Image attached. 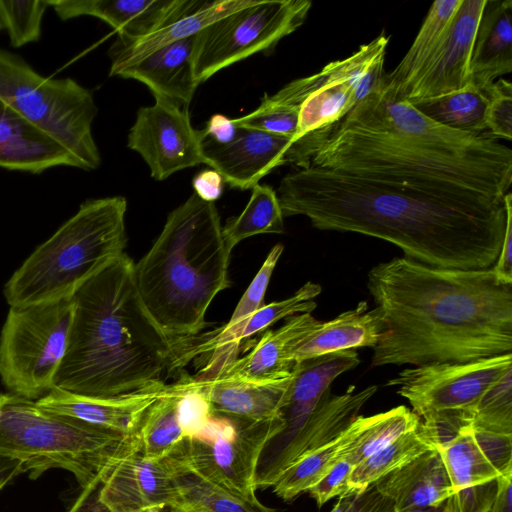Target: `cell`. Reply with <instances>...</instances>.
Segmentation results:
<instances>
[{
  "mask_svg": "<svg viewBox=\"0 0 512 512\" xmlns=\"http://www.w3.org/2000/svg\"><path fill=\"white\" fill-rule=\"evenodd\" d=\"M276 194L284 217L301 215L320 230L385 240L429 266L491 268L504 238V197L468 188L309 166L287 174Z\"/></svg>",
  "mask_w": 512,
  "mask_h": 512,
  "instance_id": "obj_1",
  "label": "cell"
},
{
  "mask_svg": "<svg viewBox=\"0 0 512 512\" xmlns=\"http://www.w3.org/2000/svg\"><path fill=\"white\" fill-rule=\"evenodd\" d=\"M386 331L372 365L469 362L512 353V284L492 267L454 269L395 257L368 272Z\"/></svg>",
  "mask_w": 512,
  "mask_h": 512,
  "instance_id": "obj_2",
  "label": "cell"
},
{
  "mask_svg": "<svg viewBox=\"0 0 512 512\" xmlns=\"http://www.w3.org/2000/svg\"><path fill=\"white\" fill-rule=\"evenodd\" d=\"M134 265L124 253L72 296L68 343L54 387L107 398L165 383L176 343L145 308Z\"/></svg>",
  "mask_w": 512,
  "mask_h": 512,
  "instance_id": "obj_3",
  "label": "cell"
},
{
  "mask_svg": "<svg viewBox=\"0 0 512 512\" xmlns=\"http://www.w3.org/2000/svg\"><path fill=\"white\" fill-rule=\"evenodd\" d=\"M230 255L214 203L193 193L169 213L134 265L142 302L168 337L188 339L206 327L210 304L230 286Z\"/></svg>",
  "mask_w": 512,
  "mask_h": 512,
  "instance_id": "obj_4",
  "label": "cell"
},
{
  "mask_svg": "<svg viewBox=\"0 0 512 512\" xmlns=\"http://www.w3.org/2000/svg\"><path fill=\"white\" fill-rule=\"evenodd\" d=\"M361 177L462 187L504 197L512 184V152L456 154L401 135L339 122L295 141L286 164Z\"/></svg>",
  "mask_w": 512,
  "mask_h": 512,
  "instance_id": "obj_5",
  "label": "cell"
},
{
  "mask_svg": "<svg viewBox=\"0 0 512 512\" xmlns=\"http://www.w3.org/2000/svg\"><path fill=\"white\" fill-rule=\"evenodd\" d=\"M127 201L89 199L39 245L4 286L10 307L71 298L90 278L124 254Z\"/></svg>",
  "mask_w": 512,
  "mask_h": 512,
  "instance_id": "obj_6",
  "label": "cell"
},
{
  "mask_svg": "<svg viewBox=\"0 0 512 512\" xmlns=\"http://www.w3.org/2000/svg\"><path fill=\"white\" fill-rule=\"evenodd\" d=\"M130 437L0 394V456L18 460L33 480L59 468L71 472L82 489L101 482Z\"/></svg>",
  "mask_w": 512,
  "mask_h": 512,
  "instance_id": "obj_7",
  "label": "cell"
},
{
  "mask_svg": "<svg viewBox=\"0 0 512 512\" xmlns=\"http://www.w3.org/2000/svg\"><path fill=\"white\" fill-rule=\"evenodd\" d=\"M0 100L60 141L81 169L100 166L92 134L97 107L92 92L75 80L44 77L0 48Z\"/></svg>",
  "mask_w": 512,
  "mask_h": 512,
  "instance_id": "obj_8",
  "label": "cell"
},
{
  "mask_svg": "<svg viewBox=\"0 0 512 512\" xmlns=\"http://www.w3.org/2000/svg\"><path fill=\"white\" fill-rule=\"evenodd\" d=\"M284 427L283 415L269 421L248 422L211 413L166 459L174 468L257 501L256 477L261 457Z\"/></svg>",
  "mask_w": 512,
  "mask_h": 512,
  "instance_id": "obj_9",
  "label": "cell"
},
{
  "mask_svg": "<svg viewBox=\"0 0 512 512\" xmlns=\"http://www.w3.org/2000/svg\"><path fill=\"white\" fill-rule=\"evenodd\" d=\"M73 307L72 297L10 307L0 334V379L9 393L36 401L54 388Z\"/></svg>",
  "mask_w": 512,
  "mask_h": 512,
  "instance_id": "obj_10",
  "label": "cell"
},
{
  "mask_svg": "<svg viewBox=\"0 0 512 512\" xmlns=\"http://www.w3.org/2000/svg\"><path fill=\"white\" fill-rule=\"evenodd\" d=\"M512 368V353L469 362L431 363L406 368L386 386L411 405L437 434L439 446L470 425L486 390Z\"/></svg>",
  "mask_w": 512,
  "mask_h": 512,
  "instance_id": "obj_11",
  "label": "cell"
},
{
  "mask_svg": "<svg viewBox=\"0 0 512 512\" xmlns=\"http://www.w3.org/2000/svg\"><path fill=\"white\" fill-rule=\"evenodd\" d=\"M308 0H249L196 34L194 73L198 84L249 56L271 51L305 21Z\"/></svg>",
  "mask_w": 512,
  "mask_h": 512,
  "instance_id": "obj_12",
  "label": "cell"
},
{
  "mask_svg": "<svg viewBox=\"0 0 512 512\" xmlns=\"http://www.w3.org/2000/svg\"><path fill=\"white\" fill-rule=\"evenodd\" d=\"M438 450L453 489L444 512H488L498 477L512 468V437L476 432L467 425Z\"/></svg>",
  "mask_w": 512,
  "mask_h": 512,
  "instance_id": "obj_13",
  "label": "cell"
},
{
  "mask_svg": "<svg viewBox=\"0 0 512 512\" xmlns=\"http://www.w3.org/2000/svg\"><path fill=\"white\" fill-rule=\"evenodd\" d=\"M351 127L392 132L431 148L456 154H506L512 150L495 138L445 127L408 101L375 93L357 103L341 120Z\"/></svg>",
  "mask_w": 512,
  "mask_h": 512,
  "instance_id": "obj_14",
  "label": "cell"
},
{
  "mask_svg": "<svg viewBox=\"0 0 512 512\" xmlns=\"http://www.w3.org/2000/svg\"><path fill=\"white\" fill-rule=\"evenodd\" d=\"M154 99L152 106L138 110L128 134V147L140 154L158 181L205 164L202 132L193 128L186 109L159 95Z\"/></svg>",
  "mask_w": 512,
  "mask_h": 512,
  "instance_id": "obj_15",
  "label": "cell"
},
{
  "mask_svg": "<svg viewBox=\"0 0 512 512\" xmlns=\"http://www.w3.org/2000/svg\"><path fill=\"white\" fill-rule=\"evenodd\" d=\"M98 501L107 512H162L182 497L168 460L146 457L133 435L103 476Z\"/></svg>",
  "mask_w": 512,
  "mask_h": 512,
  "instance_id": "obj_16",
  "label": "cell"
},
{
  "mask_svg": "<svg viewBox=\"0 0 512 512\" xmlns=\"http://www.w3.org/2000/svg\"><path fill=\"white\" fill-rule=\"evenodd\" d=\"M485 3L486 0H461L444 41L399 99L434 98L471 84V53Z\"/></svg>",
  "mask_w": 512,
  "mask_h": 512,
  "instance_id": "obj_17",
  "label": "cell"
},
{
  "mask_svg": "<svg viewBox=\"0 0 512 512\" xmlns=\"http://www.w3.org/2000/svg\"><path fill=\"white\" fill-rule=\"evenodd\" d=\"M377 389L376 385H371L356 391L355 386H350L340 395H331L329 390L297 435L276 455L259 464L257 488L272 487L292 462L340 434Z\"/></svg>",
  "mask_w": 512,
  "mask_h": 512,
  "instance_id": "obj_18",
  "label": "cell"
},
{
  "mask_svg": "<svg viewBox=\"0 0 512 512\" xmlns=\"http://www.w3.org/2000/svg\"><path fill=\"white\" fill-rule=\"evenodd\" d=\"M202 132L205 164L216 170L231 188L252 189L276 167L286 164L291 138L239 127L228 145H216Z\"/></svg>",
  "mask_w": 512,
  "mask_h": 512,
  "instance_id": "obj_19",
  "label": "cell"
},
{
  "mask_svg": "<svg viewBox=\"0 0 512 512\" xmlns=\"http://www.w3.org/2000/svg\"><path fill=\"white\" fill-rule=\"evenodd\" d=\"M359 363L356 350H343L294 364L288 402L282 411L284 430L267 446L260 463L276 455L297 435L330 390L331 383Z\"/></svg>",
  "mask_w": 512,
  "mask_h": 512,
  "instance_id": "obj_20",
  "label": "cell"
},
{
  "mask_svg": "<svg viewBox=\"0 0 512 512\" xmlns=\"http://www.w3.org/2000/svg\"><path fill=\"white\" fill-rule=\"evenodd\" d=\"M168 384L115 397H89L57 387L36 400V404L51 413L78 419L123 436H133L149 406L161 396Z\"/></svg>",
  "mask_w": 512,
  "mask_h": 512,
  "instance_id": "obj_21",
  "label": "cell"
},
{
  "mask_svg": "<svg viewBox=\"0 0 512 512\" xmlns=\"http://www.w3.org/2000/svg\"><path fill=\"white\" fill-rule=\"evenodd\" d=\"M277 96L284 102L299 105L293 143L338 122L359 102L357 86L342 74L337 61L328 63L314 75L290 82Z\"/></svg>",
  "mask_w": 512,
  "mask_h": 512,
  "instance_id": "obj_22",
  "label": "cell"
},
{
  "mask_svg": "<svg viewBox=\"0 0 512 512\" xmlns=\"http://www.w3.org/2000/svg\"><path fill=\"white\" fill-rule=\"evenodd\" d=\"M249 0H176L170 13L148 34L137 38L118 36L109 49L110 76L156 49L197 34L208 24L245 6Z\"/></svg>",
  "mask_w": 512,
  "mask_h": 512,
  "instance_id": "obj_23",
  "label": "cell"
},
{
  "mask_svg": "<svg viewBox=\"0 0 512 512\" xmlns=\"http://www.w3.org/2000/svg\"><path fill=\"white\" fill-rule=\"evenodd\" d=\"M319 324L320 321L311 313L290 316L280 328L265 331L249 353L235 358L212 375L201 379L237 380L258 384L285 379L291 376L294 366L290 359L292 350Z\"/></svg>",
  "mask_w": 512,
  "mask_h": 512,
  "instance_id": "obj_24",
  "label": "cell"
},
{
  "mask_svg": "<svg viewBox=\"0 0 512 512\" xmlns=\"http://www.w3.org/2000/svg\"><path fill=\"white\" fill-rule=\"evenodd\" d=\"M59 166L81 169L60 141L0 100V167L40 174Z\"/></svg>",
  "mask_w": 512,
  "mask_h": 512,
  "instance_id": "obj_25",
  "label": "cell"
},
{
  "mask_svg": "<svg viewBox=\"0 0 512 512\" xmlns=\"http://www.w3.org/2000/svg\"><path fill=\"white\" fill-rule=\"evenodd\" d=\"M188 380L208 402L212 413L248 422H264L282 416L289 398L293 369L291 376L264 384L189 376Z\"/></svg>",
  "mask_w": 512,
  "mask_h": 512,
  "instance_id": "obj_26",
  "label": "cell"
},
{
  "mask_svg": "<svg viewBox=\"0 0 512 512\" xmlns=\"http://www.w3.org/2000/svg\"><path fill=\"white\" fill-rule=\"evenodd\" d=\"M394 512L441 506L453 493L438 448L429 450L373 484Z\"/></svg>",
  "mask_w": 512,
  "mask_h": 512,
  "instance_id": "obj_27",
  "label": "cell"
},
{
  "mask_svg": "<svg viewBox=\"0 0 512 512\" xmlns=\"http://www.w3.org/2000/svg\"><path fill=\"white\" fill-rule=\"evenodd\" d=\"M196 34L156 49L115 76L148 86L153 95L189 105L198 87L194 73Z\"/></svg>",
  "mask_w": 512,
  "mask_h": 512,
  "instance_id": "obj_28",
  "label": "cell"
},
{
  "mask_svg": "<svg viewBox=\"0 0 512 512\" xmlns=\"http://www.w3.org/2000/svg\"><path fill=\"white\" fill-rule=\"evenodd\" d=\"M386 331L382 312L378 307L368 309L362 301L351 310L320 324L292 350L290 359L295 364L325 354L373 348Z\"/></svg>",
  "mask_w": 512,
  "mask_h": 512,
  "instance_id": "obj_29",
  "label": "cell"
},
{
  "mask_svg": "<svg viewBox=\"0 0 512 512\" xmlns=\"http://www.w3.org/2000/svg\"><path fill=\"white\" fill-rule=\"evenodd\" d=\"M512 72V1L486 0L471 53V83L483 93Z\"/></svg>",
  "mask_w": 512,
  "mask_h": 512,
  "instance_id": "obj_30",
  "label": "cell"
},
{
  "mask_svg": "<svg viewBox=\"0 0 512 512\" xmlns=\"http://www.w3.org/2000/svg\"><path fill=\"white\" fill-rule=\"evenodd\" d=\"M175 3L176 0L48 1L61 20L96 17L112 26L118 36L125 38H137L151 32L170 13Z\"/></svg>",
  "mask_w": 512,
  "mask_h": 512,
  "instance_id": "obj_31",
  "label": "cell"
},
{
  "mask_svg": "<svg viewBox=\"0 0 512 512\" xmlns=\"http://www.w3.org/2000/svg\"><path fill=\"white\" fill-rule=\"evenodd\" d=\"M461 0L434 1L409 50L390 72L385 73L379 93L399 99L407 86L444 41Z\"/></svg>",
  "mask_w": 512,
  "mask_h": 512,
  "instance_id": "obj_32",
  "label": "cell"
},
{
  "mask_svg": "<svg viewBox=\"0 0 512 512\" xmlns=\"http://www.w3.org/2000/svg\"><path fill=\"white\" fill-rule=\"evenodd\" d=\"M367 417L357 416L340 434L286 467L273 484V492L291 501L316 484L354 444Z\"/></svg>",
  "mask_w": 512,
  "mask_h": 512,
  "instance_id": "obj_33",
  "label": "cell"
},
{
  "mask_svg": "<svg viewBox=\"0 0 512 512\" xmlns=\"http://www.w3.org/2000/svg\"><path fill=\"white\" fill-rule=\"evenodd\" d=\"M438 446L436 432L421 421L417 428L399 436L355 466L349 477L348 494L361 495L382 477Z\"/></svg>",
  "mask_w": 512,
  "mask_h": 512,
  "instance_id": "obj_34",
  "label": "cell"
},
{
  "mask_svg": "<svg viewBox=\"0 0 512 512\" xmlns=\"http://www.w3.org/2000/svg\"><path fill=\"white\" fill-rule=\"evenodd\" d=\"M283 249L282 244H276L270 250L259 271L240 298L228 323L206 342L200 343L198 346L191 348L190 351L185 352L183 354L184 363L197 354L209 350H214L213 357L208 363L211 367L217 369L230 361L229 350L235 335L247 319L265 305V293Z\"/></svg>",
  "mask_w": 512,
  "mask_h": 512,
  "instance_id": "obj_35",
  "label": "cell"
},
{
  "mask_svg": "<svg viewBox=\"0 0 512 512\" xmlns=\"http://www.w3.org/2000/svg\"><path fill=\"white\" fill-rule=\"evenodd\" d=\"M180 397L178 381L168 384L166 391L145 412L134 436L146 457L167 458L185 439L179 409Z\"/></svg>",
  "mask_w": 512,
  "mask_h": 512,
  "instance_id": "obj_36",
  "label": "cell"
},
{
  "mask_svg": "<svg viewBox=\"0 0 512 512\" xmlns=\"http://www.w3.org/2000/svg\"><path fill=\"white\" fill-rule=\"evenodd\" d=\"M408 102L445 127L472 134H481L486 129L488 97L472 83L449 94Z\"/></svg>",
  "mask_w": 512,
  "mask_h": 512,
  "instance_id": "obj_37",
  "label": "cell"
},
{
  "mask_svg": "<svg viewBox=\"0 0 512 512\" xmlns=\"http://www.w3.org/2000/svg\"><path fill=\"white\" fill-rule=\"evenodd\" d=\"M284 216L276 191L268 186L257 184L244 210L227 221L222 234L228 248H233L242 240L258 234H281L284 232Z\"/></svg>",
  "mask_w": 512,
  "mask_h": 512,
  "instance_id": "obj_38",
  "label": "cell"
},
{
  "mask_svg": "<svg viewBox=\"0 0 512 512\" xmlns=\"http://www.w3.org/2000/svg\"><path fill=\"white\" fill-rule=\"evenodd\" d=\"M420 418L406 406L368 416L354 444L342 457L354 467L399 436L414 430Z\"/></svg>",
  "mask_w": 512,
  "mask_h": 512,
  "instance_id": "obj_39",
  "label": "cell"
},
{
  "mask_svg": "<svg viewBox=\"0 0 512 512\" xmlns=\"http://www.w3.org/2000/svg\"><path fill=\"white\" fill-rule=\"evenodd\" d=\"M171 468L182 502L194 503L212 512H276L259 500H247L190 472L172 466Z\"/></svg>",
  "mask_w": 512,
  "mask_h": 512,
  "instance_id": "obj_40",
  "label": "cell"
},
{
  "mask_svg": "<svg viewBox=\"0 0 512 512\" xmlns=\"http://www.w3.org/2000/svg\"><path fill=\"white\" fill-rule=\"evenodd\" d=\"M322 287L306 282L292 296L263 305L252 314L235 335L229 350L230 361L237 358L240 344L253 335L266 331L279 320L300 313H311L317 307L314 299L321 293Z\"/></svg>",
  "mask_w": 512,
  "mask_h": 512,
  "instance_id": "obj_41",
  "label": "cell"
},
{
  "mask_svg": "<svg viewBox=\"0 0 512 512\" xmlns=\"http://www.w3.org/2000/svg\"><path fill=\"white\" fill-rule=\"evenodd\" d=\"M470 426L476 432L512 437V368L483 394Z\"/></svg>",
  "mask_w": 512,
  "mask_h": 512,
  "instance_id": "obj_42",
  "label": "cell"
},
{
  "mask_svg": "<svg viewBox=\"0 0 512 512\" xmlns=\"http://www.w3.org/2000/svg\"><path fill=\"white\" fill-rule=\"evenodd\" d=\"M48 6L47 0H0V22L13 47L19 48L40 39L42 20Z\"/></svg>",
  "mask_w": 512,
  "mask_h": 512,
  "instance_id": "obj_43",
  "label": "cell"
},
{
  "mask_svg": "<svg viewBox=\"0 0 512 512\" xmlns=\"http://www.w3.org/2000/svg\"><path fill=\"white\" fill-rule=\"evenodd\" d=\"M299 105L284 103L265 95L252 112L234 119L238 127H247L291 138L298 128Z\"/></svg>",
  "mask_w": 512,
  "mask_h": 512,
  "instance_id": "obj_44",
  "label": "cell"
},
{
  "mask_svg": "<svg viewBox=\"0 0 512 512\" xmlns=\"http://www.w3.org/2000/svg\"><path fill=\"white\" fill-rule=\"evenodd\" d=\"M488 97L485 125L493 138H512V84L504 79L492 83Z\"/></svg>",
  "mask_w": 512,
  "mask_h": 512,
  "instance_id": "obj_45",
  "label": "cell"
},
{
  "mask_svg": "<svg viewBox=\"0 0 512 512\" xmlns=\"http://www.w3.org/2000/svg\"><path fill=\"white\" fill-rule=\"evenodd\" d=\"M354 466L341 458L316 484L307 492L322 507L332 498L340 497L349 492V477Z\"/></svg>",
  "mask_w": 512,
  "mask_h": 512,
  "instance_id": "obj_46",
  "label": "cell"
},
{
  "mask_svg": "<svg viewBox=\"0 0 512 512\" xmlns=\"http://www.w3.org/2000/svg\"><path fill=\"white\" fill-rule=\"evenodd\" d=\"M505 207V232L499 255L492 270L497 279L512 284V193L507 192L503 198Z\"/></svg>",
  "mask_w": 512,
  "mask_h": 512,
  "instance_id": "obj_47",
  "label": "cell"
},
{
  "mask_svg": "<svg viewBox=\"0 0 512 512\" xmlns=\"http://www.w3.org/2000/svg\"><path fill=\"white\" fill-rule=\"evenodd\" d=\"M239 127L234 119L221 114H215L208 120L202 130L204 136L216 145L225 146L234 141Z\"/></svg>",
  "mask_w": 512,
  "mask_h": 512,
  "instance_id": "obj_48",
  "label": "cell"
},
{
  "mask_svg": "<svg viewBox=\"0 0 512 512\" xmlns=\"http://www.w3.org/2000/svg\"><path fill=\"white\" fill-rule=\"evenodd\" d=\"M224 179L214 169L199 172L192 181L194 193L206 202L214 203L223 192Z\"/></svg>",
  "mask_w": 512,
  "mask_h": 512,
  "instance_id": "obj_49",
  "label": "cell"
},
{
  "mask_svg": "<svg viewBox=\"0 0 512 512\" xmlns=\"http://www.w3.org/2000/svg\"><path fill=\"white\" fill-rule=\"evenodd\" d=\"M497 482V494L488 512H512V468L503 472Z\"/></svg>",
  "mask_w": 512,
  "mask_h": 512,
  "instance_id": "obj_50",
  "label": "cell"
},
{
  "mask_svg": "<svg viewBox=\"0 0 512 512\" xmlns=\"http://www.w3.org/2000/svg\"><path fill=\"white\" fill-rule=\"evenodd\" d=\"M391 510H393L391 502L381 496L372 485L360 495L355 512H390Z\"/></svg>",
  "mask_w": 512,
  "mask_h": 512,
  "instance_id": "obj_51",
  "label": "cell"
},
{
  "mask_svg": "<svg viewBox=\"0 0 512 512\" xmlns=\"http://www.w3.org/2000/svg\"><path fill=\"white\" fill-rule=\"evenodd\" d=\"M22 473L18 460L0 456V491Z\"/></svg>",
  "mask_w": 512,
  "mask_h": 512,
  "instance_id": "obj_52",
  "label": "cell"
},
{
  "mask_svg": "<svg viewBox=\"0 0 512 512\" xmlns=\"http://www.w3.org/2000/svg\"><path fill=\"white\" fill-rule=\"evenodd\" d=\"M359 497L352 493L340 496L330 512H355Z\"/></svg>",
  "mask_w": 512,
  "mask_h": 512,
  "instance_id": "obj_53",
  "label": "cell"
},
{
  "mask_svg": "<svg viewBox=\"0 0 512 512\" xmlns=\"http://www.w3.org/2000/svg\"><path fill=\"white\" fill-rule=\"evenodd\" d=\"M67 512H99L94 502L85 494L80 493Z\"/></svg>",
  "mask_w": 512,
  "mask_h": 512,
  "instance_id": "obj_54",
  "label": "cell"
},
{
  "mask_svg": "<svg viewBox=\"0 0 512 512\" xmlns=\"http://www.w3.org/2000/svg\"><path fill=\"white\" fill-rule=\"evenodd\" d=\"M178 508H180L184 512H212L203 506L186 501H183Z\"/></svg>",
  "mask_w": 512,
  "mask_h": 512,
  "instance_id": "obj_55",
  "label": "cell"
},
{
  "mask_svg": "<svg viewBox=\"0 0 512 512\" xmlns=\"http://www.w3.org/2000/svg\"><path fill=\"white\" fill-rule=\"evenodd\" d=\"M390 512H394L391 510ZM403 512H444L443 504L438 507H428V508H422V509H413V510H407Z\"/></svg>",
  "mask_w": 512,
  "mask_h": 512,
  "instance_id": "obj_56",
  "label": "cell"
},
{
  "mask_svg": "<svg viewBox=\"0 0 512 512\" xmlns=\"http://www.w3.org/2000/svg\"><path fill=\"white\" fill-rule=\"evenodd\" d=\"M162 512H184V511L181 510L180 508H171V509H167V510L162 511Z\"/></svg>",
  "mask_w": 512,
  "mask_h": 512,
  "instance_id": "obj_57",
  "label": "cell"
},
{
  "mask_svg": "<svg viewBox=\"0 0 512 512\" xmlns=\"http://www.w3.org/2000/svg\"><path fill=\"white\" fill-rule=\"evenodd\" d=\"M1 30H3V28H2V25H1V22H0V31H1Z\"/></svg>",
  "mask_w": 512,
  "mask_h": 512,
  "instance_id": "obj_58",
  "label": "cell"
}]
</instances>
